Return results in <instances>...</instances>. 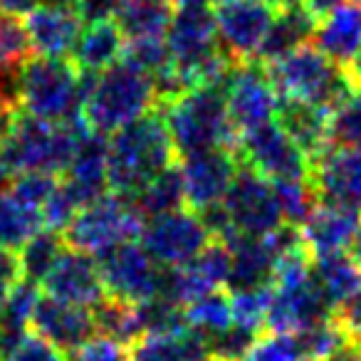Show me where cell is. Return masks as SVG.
I'll use <instances>...</instances> for the list:
<instances>
[{"label":"cell","mask_w":361,"mask_h":361,"mask_svg":"<svg viewBox=\"0 0 361 361\" xmlns=\"http://www.w3.org/2000/svg\"><path fill=\"white\" fill-rule=\"evenodd\" d=\"M173 139L161 111H151L144 119L124 126L109 139V176L111 193L134 198L146 183L178 164Z\"/></svg>","instance_id":"1"},{"label":"cell","mask_w":361,"mask_h":361,"mask_svg":"<svg viewBox=\"0 0 361 361\" xmlns=\"http://www.w3.org/2000/svg\"><path fill=\"white\" fill-rule=\"evenodd\" d=\"M92 131L85 119L50 124L25 111H18L11 129L0 139V161L13 173H67L82 139Z\"/></svg>","instance_id":"2"},{"label":"cell","mask_w":361,"mask_h":361,"mask_svg":"<svg viewBox=\"0 0 361 361\" xmlns=\"http://www.w3.org/2000/svg\"><path fill=\"white\" fill-rule=\"evenodd\" d=\"M85 82L82 119L94 134H116L151 111H159L154 77L126 65L124 60L102 75L85 72Z\"/></svg>","instance_id":"3"},{"label":"cell","mask_w":361,"mask_h":361,"mask_svg":"<svg viewBox=\"0 0 361 361\" xmlns=\"http://www.w3.org/2000/svg\"><path fill=\"white\" fill-rule=\"evenodd\" d=\"M16 90L25 114L50 124L82 119L85 75L72 60L30 57L16 70Z\"/></svg>","instance_id":"4"},{"label":"cell","mask_w":361,"mask_h":361,"mask_svg":"<svg viewBox=\"0 0 361 361\" xmlns=\"http://www.w3.org/2000/svg\"><path fill=\"white\" fill-rule=\"evenodd\" d=\"M265 70L280 99L307 102L326 111H336L356 90L344 67L334 65L312 42L267 62Z\"/></svg>","instance_id":"5"},{"label":"cell","mask_w":361,"mask_h":361,"mask_svg":"<svg viewBox=\"0 0 361 361\" xmlns=\"http://www.w3.org/2000/svg\"><path fill=\"white\" fill-rule=\"evenodd\" d=\"M173 139L176 154L188 156L211 149H231L238 141L228 116L226 92L213 87H198L161 109Z\"/></svg>","instance_id":"6"},{"label":"cell","mask_w":361,"mask_h":361,"mask_svg":"<svg viewBox=\"0 0 361 361\" xmlns=\"http://www.w3.org/2000/svg\"><path fill=\"white\" fill-rule=\"evenodd\" d=\"M144 223L146 221L139 216L131 198L106 193L99 201L82 208L62 233V238L70 250L99 257L102 252L139 238Z\"/></svg>","instance_id":"7"},{"label":"cell","mask_w":361,"mask_h":361,"mask_svg":"<svg viewBox=\"0 0 361 361\" xmlns=\"http://www.w3.org/2000/svg\"><path fill=\"white\" fill-rule=\"evenodd\" d=\"M233 154H235L238 164L260 173L270 183L310 180L312 173V161L285 134V129L277 121L240 134L233 146Z\"/></svg>","instance_id":"8"},{"label":"cell","mask_w":361,"mask_h":361,"mask_svg":"<svg viewBox=\"0 0 361 361\" xmlns=\"http://www.w3.org/2000/svg\"><path fill=\"white\" fill-rule=\"evenodd\" d=\"M139 238L141 247L166 270L188 265L216 240L206 221L188 208L146 221Z\"/></svg>","instance_id":"9"},{"label":"cell","mask_w":361,"mask_h":361,"mask_svg":"<svg viewBox=\"0 0 361 361\" xmlns=\"http://www.w3.org/2000/svg\"><path fill=\"white\" fill-rule=\"evenodd\" d=\"M223 211L231 223L233 235L240 238H265L285 226L275 186L245 166L238 171L223 201Z\"/></svg>","instance_id":"10"},{"label":"cell","mask_w":361,"mask_h":361,"mask_svg":"<svg viewBox=\"0 0 361 361\" xmlns=\"http://www.w3.org/2000/svg\"><path fill=\"white\" fill-rule=\"evenodd\" d=\"M97 262L104 277L106 297L129 302V305H144L161 297L166 267H161L141 247V243H121L102 252Z\"/></svg>","instance_id":"11"},{"label":"cell","mask_w":361,"mask_h":361,"mask_svg":"<svg viewBox=\"0 0 361 361\" xmlns=\"http://www.w3.org/2000/svg\"><path fill=\"white\" fill-rule=\"evenodd\" d=\"M213 18L223 52L235 65H247L257 60L277 13L262 0H218L213 6Z\"/></svg>","instance_id":"12"},{"label":"cell","mask_w":361,"mask_h":361,"mask_svg":"<svg viewBox=\"0 0 361 361\" xmlns=\"http://www.w3.org/2000/svg\"><path fill=\"white\" fill-rule=\"evenodd\" d=\"M226 102L231 124L240 136L245 131L275 121L282 99L267 77L265 65L247 62V65H238L233 70L226 85Z\"/></svg>","instance_id":"13"},{"label":"cell","mask_w":361,"mask_h":361,"mask_svg":"<svg viewBox=\"0 0 361 361\" xmlns=\"http://www.w3.org/2000/svg\"><path fill=\"white\" fill-rule=\"evenodd\" d=\"M178 169L186 188V208L201 216L211 208L223 206L240 164L231 149H211L183 156Z\"/></svg>","instance_id":"14"},{"label":"cell","mask_w":361,"mask_h":361,"mask_svg":"<svg viewBox=\"0 0 361 361\" xmlns=\"http://www.w3.org/2000/svg\"><path fill=\"white\" fill-rule=\"evenodd\" d=\"M47 297H55L67 305L82 307V310H94L99 302L106 300L104 277H102L99 262L94 255L77 252L67 247L50 275L42 280Z\"/></svg>","instance_id":"15"},{"label":"cell","mask_w":361,"mask_h":361,"mask_svg":"<svg viewBox=\"0 0 361 361\" xmlns=\"http://www.w3.org/2000/svg\"><path fill=\"white\" fill-rule=\"evenodd\" d=\"M310 183L322 203H334L351 211L361 208V151L326 149L312 164Z\"/></svg>","instance_id":"16"},{"label":"cell","mask_w":361,"mask_h":361,"mask_svg":"<svg viewBox=\"0 0 361 361\" xmlns=\"http://www.w3.org/2000/svg\"><path fill=\"white\" fill-rule=\"evenodd\" d=\"M171 57L178 70H191L193 65L221 50L213 8H178L166 32Z\"/></svg>","instance_id":"17"},{"label":"cell","mask_w":361,"mask_h":361,"mask_svg":"<svg viewBox=\"0 0 361 361\" xmlns=\"http://www.w3.org/2000/svg\"><path fill=\"white\" fill-rule=\"evenodd\" d=\"M32 329L67 354L77 351L97 334L92 310H82V307L67 305L47 295H40L37 300L35 312H32Z\"/></svg>","instance_id":"18"},{"label":"cell","mask_w":361,"mask_h":361,"mask_svg":"<svg viewBox=\"0 0 361 361\" xmlns=\"http://www.w3.org/2000/svg\"><path fill=\"white\" fill-rule=\"evenodd\" d=\"M82 25L85 20L77 8L50 6V3L37 6L25 18V30L32 50L40 57H57V60H67V55L75 52Z\"/></svg>","instance_id":"19"},{"label":"cell","mask_w":361,"mask_h":361,"mask_svg":"<svg viewBox=\"0 0 361 361\" xmlns=\"http://www.w3.org/2000/svg\"><path fill=\"white\" fill-rule=\"evenodd\" d=\"M359 216V211L319 201V206L300 226L302 243H305L312 260L334 255V252H344L354 243Z\"/></svg>","instance_id":"20"},{"label":"cell","mask_w":361,"mask_h":361,"mask_svg":"<svg viewBox=\"0 0 361 361\" xmlns=\"http://www.w3.org/2000/svg\"><path fill=\"white\" fill-rule=\"evenodd\" d=\"M106 159H109V141L102 134L87 131V136L82 139L80 149L75 154V161L70 164L65 178H62L65 188L80 203V208L106 196V188H109Z\"/></svg>","instance_id":"21"},{"label":"cell","mask_w":361,"mask_h":361,"mask_svg":"<svg viewBox=\"0 0 361 361\" xmlns=\"http://www.w3.org/2000/svg\"><path fill=\"white\" fill-rule=\"evenodd\" d=\"M312 45L324 52L334 65L349 67L361 52V3L339 6L331 16L317 23Z\"/></svg>","instance_id":"22"},{"label":"cell","mask_w":361,"mask_h":361,"mask_svg":"<svg viewBox=\"0 0 361 361\" xmlns=\"http://www.w3.org/2000/svg\"><path fill=\"white\" fill-rule=\"evenodd\" d=\"M275 121L285 129V134L305 151V156L312 164H314L326 149H331V141H329L331 111L322 109V106L307 104V102L282 99Z\"/></svg>","instance_id":"23"},{"label":"cell","mask_w":361,"mask_h":361,"mask_svg":"<svg viewBox=\"0 0 361 361\" xmlns=\"http://www.w3.org/2000/svg\"><path fill=\"white\" fill-rule=\"evenodd\" d=\"M233 255L231 267V280L228 287L231 292L243 290H260V287H270L272 277H275L277 257L272 247L267 245L265 238H231L226 240Z\"/></svg>","instance_id":"24"},{"label":"cell","mask_w":361,"mask_h":361,"mask_svg":"<svg viewBox=\"0 0 361 361\" xmlns=\"http://www.w3.org/2000/svg\"><path fill=\"white\" fill-rule=\"evenodd\" d=\"M126 35L114 20L92 23L87 30H82L77 47L72 52V62L87 75H102L109 67L119 65L124 60Z\"/></svg>","instance_id":"25"},{"label":"cell","mask_w":361,"mask_h":361,"mask_svg":"<svg viewBox=\"0 0 361 361\" xmlns=\"http://www.w3.org/2000/svg\"><path fill=\"white\" fill-rule=\"evenodd\" d=\"M129 361H206L208 341L191 326L169 334H144L129 346Z\"/></svg>","instance_id":"26"},{"label":"cell","mask_w":361,"mask_h":361,"mask_svg":"<svg viewBox=\"0 0 361 361\" xmlns=\"http://www.w3.org/2000/svg\"><path fill=\"white\" fill-rule=\"evenodd\" d=\"M317 18L312 13L305 11V6H297L292 11L277 13L275 23H272V30L267 35V40L262 42L260 52H257V60L260 65H267V62H275L280 57L290 55L292 50L312 42L317 30Z\"/></svg>","instance_id":"27"},{"label":"cell","mask_w":361,"mask_h":361,"mask_svg":"<svg viewBox=\"0 0 361 361\" xmlns=\"http://www.w3.org/2000/svg\"><path fill=\"white\" fill-rule=\"evenodd\" d=\"M312 275L334 310L361 292V262L346 250L312 260Z\"/></svg>","instance_id":"28"},{"label":"cell","mask_w":361,"mask_h":361,"mask_svg":"<svg viewBox=\"0 0 361 361\" xmlns=\"http://www.w3.org/2000/svg\"><path fill=\"white\" fill-rule=\"evenodd\" d=\"M173 16V0H121L114 23L126 40L166 37Z\"/></svg>","instance_id":"29"},{"label":"cell","mask_w":361,"mask_h":361,"mask_svg":"<svg viewBox=\"0 0 361 361\" xmlns=\"http://www.w3.org/2000/svg\"><path fill=\"white\" fill-rule=\"evenodd\" d=\"M45 231V221L37 208H30L11 191H0V247L18 252Z\"/></svg>","instance_id":"30"},{"label":"cell","mask_w":361,"mask_h":361,"mask_svg":"<svg viewBox=\"0 0 361 361\" xmlns=\"http://www.w3.org/2000/svg\"><path fill=\"white\" fill-rule=\"evenodd\" d=\"M131 203H134V208L144 221H151V218L166 216V213L173 211H183L186 208V188H183L178 164L166 169L161 176H156L151 183H146L131 198Z\"/></svg>","instance_id":"31"},{"label":"cell","mask_w":361,"mask_h":361,"mask_svg":"<svg viewBox=\"0 0 361 361\" xmlns=\"http://www.w3.org/2000/svg\"><path fill=\"white\" fill-rule=\"evenodd\" d=\"M92 317H94L97 334L111 336V339L121 341L124 346H129L131 341L144 336V322H141L139 305H129V302L106 297L104 302H99L92 310Z\"/></svg>","instance_id":"32"},{"label":"cell","mask_w":361,"mask_h":361,"mask_svg":"<svg viewBox=\"0 0 361 361\" xmlns=\"http://www.w3.org/2000/svg\"><path fill=\"white\" fill-rule=\"evenodd\" d=\"M67 250V243L62 238V233L55 231H40L18 255H20V267H23V280L27 282H42L50 270L57 265V260L62 257V252Z\"/></svg>","instance_id":"33"},{"label":"cell","mask_w":361,"mask_h":361,"mask_svg":"<svg viewBox=\"0 0 361 361\" xmlns=\"http://www.w3.org/2000/svg\"><path fill=\"white\" fill-rule=\"evenodd\" d=\"M186 324L193 331L203 334L206 339L221 334V331L233 326V305H231V292H211V295L201 297V300L191 302L186 307Z\"/></svg>","instance_id":"34"},{"label":"cell","mask_w":361,"mask_h":361,"mask_svg":"<svg viewBox=\"0 0 361 361\" xmlns=\"http://www.w3.org/2000/svg\"><path fill=\"white\" fill-rule=\"evenodd\" d=\"M270 302H272L270 287L231 292L233 324L243 326V329L255 331V334H265L267 331V314H270Z\"/></svg>","instance_id":"35"},{"label":"cell","mask_w":361,"mask_h":361,"mask_svg":"<svg viewBox=\"0 0 361 361\" xmlns=\"http://www.w3.org/2000/svg\"><path fill=\"white\" fill-rule=\"evenodd\" d=\"M329 141L336 149L361 151V87H356L349 99L331 111Z\"/></svg>","instance_id":"36"},{"label":"cell","mask_w":361,"mask_h":361,"mask_svg":"<svg viewBox=\"0 0 361 361\" xmlns=\"http://www.w3.org/2000/svg\"><path fill=\"white\" fill-rule=\"evenodd\" d=\"M30 37L25 23L0 13V75H11L25 60H30Z\"/></svg>","instance_id":"37"},{"label":"cell","mask_w":361,"mask_h":361,"mask_svg":"<svg viewBox=\"0 0 361 361\" xmlns=\"http://www.w3.org/2000/svg\"><path fill=\"white\" fill-rule=\"evenodd\" d=\"M295 339H297V344H300V351H302V356H305V361H324L326 356L334 354L341 344H346L349 336L336 324L334 312H331L329 319L300 331V334H295Z\"/></svg>","instance_id":"38"},{"label":"cell","mask_w":361,"mask_h":361,"mask_svg":"<svg viewBox=\"0 0 361 361\" xmlns=\"http://www.w3.org/2000/svg\"><path fill=\"white\" fill-rule=\"evenodd\" d=\"M124 62L136 67L149 77H159L169 67H173L169 42L166 37H141V40H126Z\"/></svg>","instance_id":"39"},{"label":"cell","mask_w":361,"mask_h":361,"mask_svg":"<svg viewBox=\"0 0 361 361\" xmlns=\"http://www.w3.org/2000/svg\"><path fill=\"white\" fill-rule=\"evenodd\" d=\"M272 186H275L285 223H290V226L300 228L310 218V213L319 206V198H317L310 180H282V183H272Z\"/></svg>","instance_id":"40"},{"label":"cell","mask_w":361,"mask_h":361,"mask_svg":"<svg viewBox=\"0 0 361 361\" xmlns=\"http://www.w3.org/2000/svg\"><path fill=\"white\" fill-rule=\"evenodd\" d=\"M260 336L262 334H255V331L233 324L231 329L206 339L208 354H211L213 359H221V361H243L247 354H250V349L255 346V341L260 339Z\"/></svg>","instance_id":"41"},{"label":"cell","mask_w":361,"mask_h":361,"mask_svg":"<svg viewBox=\"0 0 361 361\" xmlns=\"http://www.w3.org/2000/svg\"><path fill=\"white\" fill-rule=\"evenodd\" d=\"M57 186H60V180L52 173H20L13 178L8 191L20 198L23 203H27L30 208H37V211L42 213L45 203L50 201L52 193L57 191Z\"/></svg>","instance_id":"42"},{"label":"cell","mask_w":361,"mask_h":361,"mask_svg":"<svg viewBox=\"0 0 361 361\" xmlns=\"http://www.w3.org/2000/svg\"><path fill=\"white\" fill-rule=\"evenodd\" d=\"M243 361H305L295 336L265 331Z\"/></svg>","instance_id":"43"},{"label":"cell","mask_w":361,"mask_h":361,"mask_svg":"<svg viewBox=\"0 0 361 361\" xmlns=\"http://www.w3.org/2000/svg\"><path fill=\"white\" fill-rule=\"evenodd\" d=\"M72 361H126L129 359V349L121 341L111 339L106 334H94L90 341L72 351Z\"/></svg>","instance_id":"44"},{"label":"cell","mask_w":361,"mask_h":361,"mask_svg":"<svg viewBox=\"0 0 361 361\" xmlns=\"http://www.w3.org/2000/svg\"><path fill=\"white\" fill-rule=\"evenodd\" d=\"M0 361H67L65 351L40 334H27L13 351H8Z\"/></svg>","instance_id":"45"},{"label":"cell","mask_w":361,"mask_h":361,"mask_svg":"<svg viewBox=\"0 0 361 361\" xmlns=\"http://www.w3.org/2000/svg\"><path fill=\"white\" fill-rule=\"evenodd\" d=\"M23 282L20 255L8 247H0V305L11 297V292Z\"/></svg>","instance_id":"46"},{"label":"cell","mask_w":361,"mask_h":361,"mask_svg":"<svg viewBox=\"0 0 361 361\" xmlns=\"http://www.w3.org/2000/svg\"><path fill=\"white\" fill-rule=\"evenodd\" d=\"M334 319L349 339L361 341V292L356 297H351L349 302H344L341 307H336Z\"/></svg>","instance_id":"47"},{"label":"cell","mask_w":361,"mask_h":361,"mask_svg":"<svg viewBox=\"0 0 361 361\" xmlns=\"http://www.w3.org/2000/svg\"><path fill=\"white\" fill-rule=\"evenodd\" d=\"M119 6H121V0H77L75 8L82 16V20H85L87 25H92V23L114 20Z\"/></svg>","instance_id":"48"},{"label":"cell","mask_w":361,"mask_h":361,"mask_svg":"<svg viewBox=\"0 0 361 361\" xmlns=\"http://www.w3.org/2000/svg\"><path fill=\"white\" fill-rule=\"evenodd\" d=\"M341 3H344V0H302L305 11L312 13L317 20H324L326 16H331V13H334Z\"/></svg>","instance_id":"49"},{"label":"cell","mask_w":361,"mask_h":361,"mask_svg":"<svg viewBox=\"0 0 361 361\" xmlns=\"http://www.w3.org/2000/svg\"><path fill=\"white\" fill-rule=\"evenodd\" d=\"M37 8V0H0V13L6 16H30Z\"/></svg>","instance_id":"50"},{"label":"cell","mask_w":361,"mask_h":361,"mask_svg":"<svg viewBox=\"0 0 361 361\" xmlns=\"http://www.w3.org/2000/svg\"><path fill=\"white\" fill-rule=\"evenodd\" d=\"M324 361H361V341L349 339L346 344H341L331 356H326Z\"/></svg>","instance_id":"51"},{"label":"cell","mask_w":361,"mask_h":361,"mask_svg":"<svg viewBox=\"0 0 361 361\" xmlns=\"http://www.w3.org/2000/svg\"><path fill=\"white\" fill-rule=\"evenodd\" d=\"M267 8H272L275 13H285V11H292V8L302 6V0H262Z\"/></svg>","instance_id":"52"},{"label":"cell","mask_w":361,"mask_h":361,"mask_svg":"<svg viewBox=\"0 0 361 361\" xmlns=\"http://www.w3.org/2000/svg\"><path fill=\"white\" fill-rule=\"evenodd\" d=\"M218 0H173V6L178 8H213Z\"/></svg>","instance_id":"53"},{"label":"cell","mask_w":361,"mask_h":361,"mask_svg":"<svg viewBox=\"0 0 361 361\" xmlns=\"http://www.w3.org/2000/svg\"><path fill=\"white\" fill-rule=\"evenodd\" d=\"M351 255L361 262V216H359V228H356V235H354V243H351Z\"/></svg>","instance_id":"54"},{"label":"cell","mask_w":361,"mask_h":361,"mask_svg":"<svg viewBox=\"0 0 361 361\" xmlns=\"http://www.w3.org/2000/svg\"><path fill=\"white\" fill-rule=\"evenodd\" d=\"M50 6H70V8H75L77 6V0H47Z\"/></svg>","instance_id":"55"},{"label":"cell","mask_w":361,"mask_h":361,"mask_svg":"<svg viewBox=\"0 0 361 361\" xmlns=\"http://www.w3.org/2000/svg\"><path fill=\"white\" fill-rule=\"evenodd\" d=\"M206 361H221V359H213V356H208V359Z\"/></svg>","instance_id":"56"},{"label":"cell","mask_w":361,"mask_h":361,"mask_svg":"<svg viewBox=\"0 0 361 361\" xmlns=\"http://www.w3.org/2000/svg\"><path fill=\"white\" fill-rule=\"evenodd\" d=\"M356 3H361V0H356Z\"/></svg>","instance_id":"57"}]
</instances>
